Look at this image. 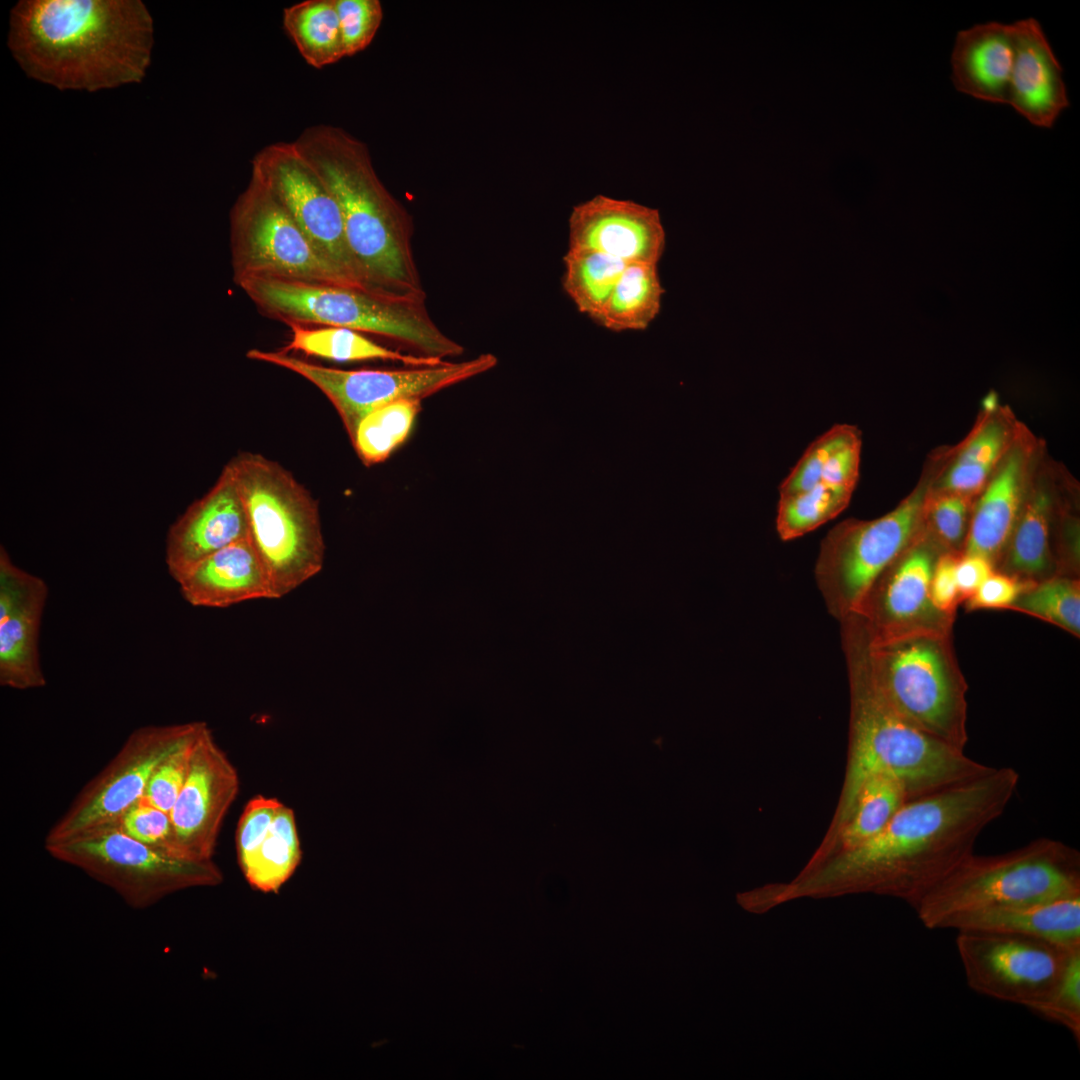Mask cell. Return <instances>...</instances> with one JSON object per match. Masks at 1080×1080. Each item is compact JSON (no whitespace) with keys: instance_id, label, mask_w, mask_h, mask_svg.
Returning <instances> with one entry per match:
<instances>
[{"instance_id":"1","label":"cell","mask_w":1080,"mask_h":1080,"mask_svg":"<svg viewBox=\"0 0 1080 1080\" xmlns=\"http://www.w3.org/2000/svg\"><path fill=\"white\" fill-rule=\"evenodd\" d=\"M1019 782L1011 767L907 801L874 837L842 851L818 876L857 890L888 892L913 907L974 852L977 838L1010 803Z\"/></svg>"},{"instance_id":"2","label":"cell","mask_w":1080,"mask_h":1080,"mask_svg":"<svg viewBox=\"0 0 1080 1080\" xmlns=\"http://www.w3.org/2000/svg\"><path fill=\"white\" fill-rule=\"evenodd\" d=\"M7 45L28 77L95 92L143 80L153 19L140 0H21Z\"/></svg>"},{"instance_id":"3","label":"cell","mask_w":1080,"mask_h":1080,"mask_svg":"<svg viewBox=\"0 0 1080 1080\" xmlns=\"http://www.w3.org/2000/svg\"><path fill=\"white\" fill-rule=\"evenodd\" d=\"M851 691L850 748L838 810L848 819L858 792L869 779L901 781L910 799L978 777L992 767L922 731L905 719L879 687L869 660V637L861 618L840 621Z\"/></svg>"},{"instance_id":"4","label":"cell","mask_w":1080,"mask_h":1080,"mask_svg":"<svg viewBox=\"0 0 1080 1080\" xmlns=\"http://www.w3.org/2000/svg\"><path fill=\"white\" fill-rule=\"evenodd\" d=\"M293 142L339 204L363 288L393 300L425 303L411 217L379 179L366 144L327 124L308 127Z\"/></svg>"},{"instance_id":"5","label":"cell","mask_w":1080,"mask_h":1080,"mask_svg":"<svg viewBox=\"0 0 1080 1080\" xmlns=\"http://www.w3.org/2000/svg\"><path fill=\"white\" fill-rule=\"evenodd\" d=\"M239 286L262 315L286 325L344 327L443 361L464 352L439 329L425 303L393 300L339 283L253 278Z\"/></svg>"},{"instance_id":"6","label":"cell","mask_w":1080,"mask_h":1080,"mask_svg":"<svg viewBox=\"0 0 1080 1080\" xmlns=\"http://www.w3.org/2000/svg\"><path fill=\"white\" fill-rule=\"evenodd\" d=\"M1080 897V853L1041 837L996 855L971 853L921 898L923 926L943 929L950 918L978 910Z\"/></svg>"},{"instance_id":"7","label":"cell","mask_w":1080,"mask_h":1080,"mask_svg":"<svg viewBox=\"0 0 1080 1080\" xmlns=\"http://www.w3.org/2000/svg\"><path fill=\"white\" fill-rule=\"evenodd\" d=\"M248 522V538L274 599L318 574L325 559L318 503L279 463L243 452L231 461Z\"/></svg>"},{"instance_id":"8","label":"cell","mask_w":1080,"mask_h":1080,"mask_svg":"<svg viewBox=\"0 0 1080 1080\" xmlns=\"http://www.w3.org/2000/svg\"><path fill=\"white\" fill-rule=\"evenodd\" d=\"M868 650L874 677L892 706L922 731L964 750L968 685L952 632H922L881 643L869 640Z\"/></svg>"},{"instance_id":"9","label":"cell","mask_w":1080,"mask_h":1080,"mask_svg":"<svg viewBox=\"0 0 1080 1080\" xmlns=\"http://www.w3.org/2000/svg\"><path fill=\"white\" fill-rule=\"evenodd\" d=\"M44 847L51 857L109 887L137 910L185 889L218 885L223 879L213 860L174 857L128 836L116 824L44 843Z\"/></svg>"},{"instance_id":"10","label":"cell","mask_w":1080,"mask_h":1080,"mask_svg":"<svg viewBox=\"0 0 1080 1080\" xmlns=\"http://www.w3.org/2000/svg\"><path fill=\"white\" fill-rule=\"evenodd\" d=\"M925 492L915 490L874 520L847 519L822 540L815 578L829 613L841 621L855 614L879 575L922 531Z\"/></svg>"},{"instance_id":"11","label":"cell","mask_w":1080,"mask_h":1080,"mask_svg":"<svg viewBox=\"0 0 1080 1080\" xmlns=\"http://www.w3.org/2000/svg\"><path fill=\"white\" fill-rule=\"evenodd\" d=\"M247 358L294 372L316 386L334 405L351 437L358 422L372 410L388 403L421 400L469 378L491 370L497 357L483 353L460 362L408 369L342 370L299 359L282 351L251 349Z\"/></svg>"},{"instance_id":"12","label":"cell","mask_w":1080,"mask_h":1080,"mask_svg":"<svg viewBox=\"0 0 1080 1080\" xmlns=\"http://www.w3.org/2000/svg\"><path fill=\"white\" fill-rule=\"evenodd\" d=\"M230 228L238 285L253 278L348 285L320 256L280 201L253 176L232 207Z\"/></svg>"},{"instance_id":"13","label":"cell","mask_w":1080,"mask_h":1080,"mask_svg":"<svg viewBox=\"0 0 1080 1080\" xmlns=\"http://www.w3.org/2000/svg\"><path fill=\"white\" fill-rule=\"evenodd\" d=\"M206 725L194 721L135 729L102 771L79 791L50 828L44 843L66 840L118 821L142 798L159 762Z\"/></svg>"},{"instance_id":"14","label":"cell","mask_w":1080,"mask_h":1080,"mask_svg":"<svg viewBox=\"0 0 1080 1080\" xmlns=\"http://www.w3.org/2000/svg\"><path fill=\"white\" fill-rule=\"evenodd\" d=\"M955 943L970 989L1030 1011L1049 995L1071 953L1080 949L982 931H957Z\"/></svg>"},{"instance_id":"15","label":"cell","mask_w":1080,"mask_h":1080,"mask_svg":"<svg viewBox=\"0 0 1080 1080\" xmlns=\"http://www.w3.org/2000/svg\"><path fill=\"white\" fill-rule=\"evenodd\" d=\"M251 176L280 201L341 279L365 290L346 240L339 204L295 143L276 142L262 148L252 160Z\"/></svg>"},{"instance_id":"16","label":"cell","mask_w":1080,"mask_h":1080,"mask_svg":"<svg viewBox=\"0 0 1080 1080\" xmlns=\"http://www.w3.org/2000/svg\"><path fill=\"white\" fill-rule=\"evenodd\" d=\"M943 552L921 531L875 580L855 613L871 643L922 632H952L956 617L938 611L930 599L932 574Z\"/></svg>"},{"instance_id":"17","label":"cell","mask_w":1080,"mask_h":1080,"mask_svg":"<svg viewBox=\"0 0 1080 1080\" xmlns=\"http://www.w3.org/2000/svg\"><path fill=\"white\" fill-rule=\"evenodd\" d=\"M239 785L236 768L207 726L194 746L186 779L170 812L183 859L213 860L223 820Z\"/></svg>"},{"instance_id":"18","label":"cell","mask_w":1080,"mask_h":1080,"mask_svg":"<svg viewBox=\"0 0 1080 1080\" xmlns=\"http://www.w3.org/2000/svg\"><path fill=\"white\" fill-rule=\"evenodd\" d=\"M568 249L604 253L626 264H658L666 234L657 209L605 195L575 205L569 217Z\"/></svg>"},{"instance_id":"19","label":"cell","mask_w":1080,"mask_h":1080,"mask_svg":"<svg viewBox=\"0 0 1080 1080\" xmlns=\"http://www.w3.org/2000/svg\"><path fill=\"white\" fill-rule=\"evenodd\" d=\"M48 589L43 579L16 566L0 550V684L27 690L45 686L39 628Z\"/></svg>"},{"instance_id":"20","label":"cell","mask_w":1080,"mask_h":1080,"mask_svg":"<svg viewBox=\"0 0 1080 1080\" xmlns=\"http://www.w3.org/2000/svg\"><path fill=\"white\" fill-rule=\"evenodd\" d=\"M247 538V516L229 462L214 486L171 526L165 557L169 573L177 581L208 556Z\"/></svg>"},{"instance_id":"21","label":"cell","mask_w":1080,"mask_h":1080,"mask_svg":"<svg viewBox=\"0 0 1080 1080\" xmlns=\"http://www.w3.org/2000/svg\"><path fill=\"white\" fill-rule=\"evenodd\" d=\"M1015 55L1008 102L1032 125L1052 128L1070 106L1060 65L1034 18L1013 22Z\"/></svg>"},{"instance_id":"22","label":"cell","mask_w":1080,"mask_h":1080,"mask_svg":"<svg viewBox=\"0 0 1080 1080\" xmlns=\"http://www.w3.org/2000/svg\"><path fill=\"white\" fill-rule=\"evenodd\" d=\"M1013 23L996 21L960 30L951 53V80L961 93L1007 104L1014 64Z\"/></svg>"},{"instance_id":"23","label":"cell","mask_w":1080,"mask_h":1080,"mask_svg":"<svg viewBox=\"0 0 1080 1080\" xmlns=\"http://www.w3.org/2000/svg\"><path fill=\"white\" fill-rule=\"evenodd\" d=\"M177 582L183 598L194 606L224 608L253 599H274L249 538L208 556Z\"/></svg>"},{"instance_id":"24","label":"cell","mask_w":1080,"mask_h":1080,"mask_svg":"<svg viewBox=\"0 0 1080 1080\" xmlns=\"http://www.w3.org/2000/svg\"><path fill=\"white\" fill-rule=\"evenodd\" d=\"M943 929L982 931L1080 948V897L978 910L950 918Z\"/></svg>"},{"instance_id":"25","label":"cell","mask_w":1080,"mask_h":1080,"mask_svg":"<svg viewBox=\"0 0 1080 1080\" xmlns=\"http://www.w3.org/2000/svg\"><path fill=\"white\" fill-rule=\"evenodd\" d=\"M1025 471L1024 452L1010 451L972 512L964 553L984 556L996 565L1022 509Z\"/></svg>"},{"instance_id":"26","label":"cell","mask_w":1080,"mask_h":1080,"mask_svg":"<svg viewBox=\"0 0 1080 1080\" xmlns=\"http://www.w3.org/2000/svg\"><path fill=\"white\" fill-rule=\"evenodd\" d=\"M1050 525L1049 497L1037 491L1022 506L999 571L1032 582L1057 575L1050 550Z\"/></svg>"},{"instance_id":"27","label":"cell","mask_w":1080,"mask_h":1080,"mask_svg":"<svg viewBox=\"0 0 1080 1080\" xmlns=\"http://www.w3.org/2000/svg\"><path fill=\"white\" fill-rule=\"evenodd\" d=\"M291 339L280 351H299L333 361L389 360L411 367L433 366L446 361L404 354L391 350L367 338L363 333L335 326L311 328L300 324L287 325Z\"/></svg>"},{"instance_id":"28","label":"cell","mask_w":1080,"mask_h":1080,"mask_svg":"<svg viewBox=\"0 0 1080 1080\" xmlns=\"http://www.w3.org/2000/svg\"><path fill=\"white\" fill-rule=\"evenodd\" d=\"M658 264H626L598 325L612 332L642 331L661 309L662 287Z\"/></svg>"},{"instance_id":"29","label":"cell","mask_w":1080,"mask_h":1080,"mask_svg":"<svg viewBox=\"0 0 1080 1080\" xmlns=\"http://www.w3.org/2000/svg\"><path fill=\"white\" fill-rule=\"evenodd\" d=\"M283 24L304 60L315 68L346 56L335 0H305L284 9Z\"/></svg>"},{"instance_id":"30","label":"cell","mask_w":1080,"mask_h":1080,"mask_svg":"<svg viewBox=\"0 0 1080 1080\" xmlns=\"http://www.w3.org/2000/svg\"><path fill=\"white\" fill-rule=\"evenodd\" d=\"M563 289L577 310L599 324L626 263L601 252L568 249L563 257Z\"/></svg>"},{"instance_id":"31","label":"cell","mask_w":1080,"mask_h":1080,"mask_svg":"<svg viewBox=\"0 0 1080 1080\" xmlns=\"http://www.w3.org/2000/svg\"><path fill=\"white\" fill-rule=\"evenodd\" d=\"M301 857L294 811L282 804L268 835L242 872L253 888L275 892L294 873Z\"/></svg>"},{"instance_id":"32","label":"cell","mask_w":1080,"mask_h":1080,"mask_svg":"<svg viewBox=\"0 0 1080 1080\" xmlns=\"http://www.w3.org/2000/svg\"><path fill=\"white\" fill-rule=\"evenodd\" d=\"M909 800L905 785L897 779L876 776L866 781L847 821L840 827L842 851L877 835Z\"/></svg>"},{"instance_id":"33","label":"cell","mask_w":1080,"mask_h":1080,"mask_svg":"<svg viewBox=\"0 0 1080 1080\" xmlns=\"http://www.w3.org/2000/svg\"><path fill=\"white\" fill-rule=\"evenodd\" d=\"M421 410V400L403 399L378 407L357 424L350 440L367 466L385 461L408 437Z\"/></svg>"},{"instance_id":"34","label":"cell","mask_w":1080,"mask_h":1080,"mask_svg":"<svg viewBox=\"0 0 1080 1080\" xmlns=\"http://www.w3.org/2000/svg\"><path fill=\"white\" fill-rule=\"evenodd\" d=\"M853 490L820 482L809 489L780 496L776 530L792 540L815 530L838 516L849 504Z\"/></svg>"},{"instance_id":"35","label":"cell","mask_w":1080,"mask_h":1080,"mask_svg":"<svg viewBox=\"0 0 1080 1080\" xmlns=\"http://www.w3.org/2000/svg\"><path fill=\"white\" fill-rule=\"evenodd\" d=\"M1008 441L1007 429L998 421L984 424L962 449L942 482V490L969 496L986 483Z\"/></svg>"},{"instance_id":"36","label":"cell","mask_w":1080,"mask_h":1080,"mask_svg":"<svg viewBox=\"0 0 1080 1080\" xmlns=\"http://www.w3.org/2000/svg\"><path fill=\"white\" fill-rule=\"evenodd\" d=\"M1009 609L1049 622L1079 638V578L1055 575L1036 582L1022 592Z\"/></svg>"},{"instance_id":"37","label":"cell","mask_w":1080,"mask_h":1080,"mask_svg":"<svg viewBox=\"0 0 1080 1080\" xmlns=\"http://www.w3.org/2000/svg\"><path fill=\"white\" fill-rule=\"evenodd\" d=\"M1063 1026L1080 1043V949L1071 953L1049 995L1031 1010Z\"/></svg>"},{"instance_id":"38","label":"cell","mask_w":1080,"mask_h":1080,"mask_svg":"<svg viewBox=\"0 0 1080 1080\" xmlns=\"http://www.w3.org/2000/svg\"><path fill=\"white\" fill-rule=\"evenodd\" d=\"M969 496L945 492L925 502L927 533L947 552L958 553L965 544L969 527Z\"/></svg>"},{"instance_id":"39","label":"cell","mask_w":1080,"mask_h":1080,"mask_svg":"<svg viewBox=\"0 0 1080 1080\" xmlns=\"http://www.w3.org/2000/svg\"><path fill=\"white\" fill-rule=\"evenodd\" d=\"M206 727L207 725L159 762L148 781L142 800L170 814L186 779L194 746Z\"/></svg>"},{"instance_id":"40","label":"cell","mask_w":1080,"mask_h":1080,"mask_svg":"<svg viewBox=\"0 0 1080 1080\" xmlns=\"http://www.w3.org/2000/svg\"><path fill=\"white\" fill-rule=\"evenodd\" d=\"M128 836L181 858L170 814L140 799L115 823Z\"/></svg>"},{"instance_id":"41","label":"cell","mask_w":1080,"mask_h":1080,"mask_svg":"<svg viewBox=\"0 0 1080 1080\" xmlns=\"http://www.w3.org/2000/svg\"><path fill=\"white\" fill-rule=\"evenodd\" d=\"M856 430L853 426L838 424L814 440L781 483L780 496L801 492L820 483L823 468L832 452Z\"/></svg>"},{"instance_id":"42","label":"cell","mask_w":1080,"mask_h":1080,"mask_svg":"<svg viewBox=\"0 0 1080 1080\" xmlns=\"http://www.w3.org/2000/svg\"><path fill=\"white\" fill-rule=\"evenodd\" d=\"M346 56L364 50L373 40L383 19L378 0H335Z\"/></svg>"},{"instance_id":"43","label":"cell","mask_w":1080,"mask_h":1080,"mask_svg":"<svg viewBox=\"0 0 1080 1080\" xmlns=\"http://www.w3.org/2000/svg\"><path fill=\"white\" fill-rule=\"evenodd\" d=\"M276 798L257 795L246 804L236 830V851L241 870L247 866L266 838L282 806Z\"/></svg>"},{"instance_id":"44","label":"cell","mask_w":1080,"mask_h":1080,"mask_svg":"<svg viewBox=\"0 0 1080 1080\" xmlns=\"http://www.w3.org/2000/svg\"><path fill=\"white\" fill-rule=\"evenodd\" d=\"M1035 583L995 570L963 603L967 611L1009 609L1019 595Z\"/></svg>"},{"instance_id":"45","label":"cell","mask_w":1080,"mask_h":1080,"mask_svg":"<svg viewBox=\"0 0 1080 1080\" xmlns=\"http://www.w3.org/2000/svg\"><path fill=\"white\" fill-rule=\"evenodd\" d=\"M960 553L943 552L939 555L930 583V599L940 612L956 617L960 602L955 566Z\"/></svg>"},{"instance_id":"46","label":"cell","mask_w":1080,"mask_h":1080,"mask_svg":"<svg viewBox=\"0 0 1080 1080\" xmlns=\"http://www.w3.org/2000/svg\"><path fill=\"white\" fill-rule=\"evenodd\" d=\"M994 571V564L984 556L964 552L958 554L955 574L960 602L972 596Z\"/></svg>"},{"instance_id":"47","label":"cell","mask_w":1080,"mask_h":1080,"mask_svg":"<svg viewBox=\"0 0 1080 1080\" xmlns=\"http://www.w3.org/2000/svg\"><path fill=\"white\" fill-rule=\"evenodd\" d=\"M984 406L986 407V409H987L988 411H989V410H992V409H994V408H995V406H996V396H995L994 394H990V395H989V396H988V397L986 398V400H985V405H984Z\"/></svg>"}]
</instances>
